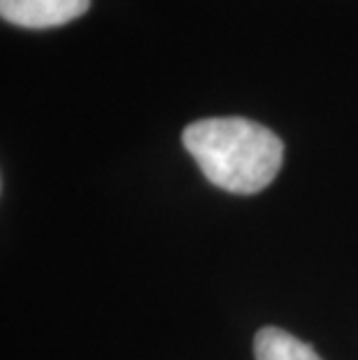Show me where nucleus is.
Wrapping results in <instances>:
<instances>
[{
    "label": "nucleus",
    "mask_w": 358,
    "mask_h": 360,
    "mask_svg": "<svg viewBox=\"0 0 358 360\" xmlns=\"http://www.w3.org/2000/svg\"><path fill=\"white\" fill-rule=\"evenodd\" d=\"M256 360H324L309 344L281 328H261L254 337Z\"/></svg>",
    "instance_id": "3"
},
{
    "label": "nucleus",
    "mask_w": 358,
    "mask_h": 360,
    "mask_svg": "<svg viewBox=\"0 0 358 360\" xmlns=\"http://www.w3.org/2000/svg\"><path fill=\"white\" fill-rule=\"evenodd\" d=\"M181 142L215 186L251 195L275 181L284 144L256 121L242 117L200 119L186 126Z\"/></svg>",
    "instance_id": "1"
},
{
    "label": "nucleus",
    "mask_w": 358,
    "mask_h": 360,
    "mask_svg": "<svg viewBox=\"0 0 358 360\" xmlns=\"http://www.w3.org/2000/svg\"><path fill=\"white\" fill-rule=\"evenodd\" d=\"M91 0H0V17L21 28H56L89 10Z\"/></svg>",
    "instance_id": "2"
}]
</instances>
